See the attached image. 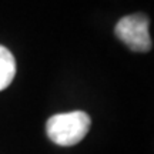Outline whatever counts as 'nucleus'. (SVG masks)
Masks as SVG:
<instances>
[{
  "label": "nucleus",
  "mask_w": 154,
  "mask_h": 154,
  "mask_svg": "<svg viewBox=\"0 0 154 154\" xmlns=\"http://www.w3.org/2000/svg\"><path fill=\"white\" fill-rule=\"evenodd\" d=\"M91 120L84 111H70L50 117L46 131L53 143L69 147L80 143L90 130Z\"/></svg>",
  "instance_id": "obj_1"
},
{
  "label": "nucleus",
  "mask_w": 154,
  "mask_h": 154,
  "mask_svg": "<svg viewBox=\"0 0 154 154\" xmlns=\"http://www.w3.org/2000/svg\"><path fill=\"white\" fill-rule=\"evenodd\" d=\"M116 36L133 51H149L151 49V37L149 33V19L136 13L120 19L114 29Z\"/></svg>",
  "instance_id": "obj_2"
},
{
  "label": "nucleus",
  "mask_w": 154,
  "mask_h": 154,
  "mask_svg": "<svg viewBox=\"0 0 154 154\" xmlns=\"http://www.w3.org/2000/svg\"><path fill=\"white\" fill-rule=\"evenodd\" d=\"M16 74V61L10 50L0 44V91L10 86Z\"/></svg>",
  "instance_id": "obj_3"
}]
</instances>
